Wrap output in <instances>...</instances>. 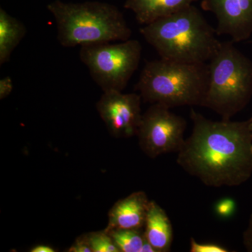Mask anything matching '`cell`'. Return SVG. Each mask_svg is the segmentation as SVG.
Returning <instances> with one entry per match:
<instances>
[{
    "label": "cell",
    "mask_w": 252,
    "mask_h": 252,
    "mask_svg": "<svg viewBox=\"0 0 252 252\" xmlns=\"http://www.w3.org/2000/svg\"><path fill=\"white\" fill-rule=\"evenodd\" d=\"M142 46L137 39L81 46L79 58L92 79L105 91H123L140 64Z\"/></svg>",
    "instance_id": "6"
},
{
    "label": "cell",
    "mask_w": 252,
    "mask_h": 252,
    "mask_svg": "<svg viewBox=\"0 0 252 252\" xmlns=\"http://www.w3.org/2000/svg\"><path fill=\"white\" fill-rule=\"evenodd\" d=\"M160 59L180 63L209 62L221 41L201 11L193 4L140 29Z\"/></svg>",
    "instance_id": "2"
},
{
    "label": "cell",
    "mask_w": 252,
    "mask_h": 252,
    "mask_svg": "<svg viewBox=\"0 0 252 252\" xmlns=\"http://www.w3.org/2000/svg\"><path fill=\"white\" fill-rule=\"evenodd\" d=\"M107 232L120 252H141L145 243L144 229H112Z\"/></svg>",
    "instance_id": "14"
},
{
    "label": "cell",
    "mask_w": 252,
    "mask_h": 252,
    "mask_svg": "<svg viewBox=\"0 0 252 252\" xmlns=\"http://www.w3.org/2000/svg\"><path fill=\"white\" fill-rule=\"evenodd\" d=\"M26 26L3 8L0 9V64L9 62L18 44L26 36Z\"/></svg>",
    "instance_id": "13"
},
{
    "label": "cell",
    "mask_w": 252,
    "mask_h": 252,
    "mask_svg": "<svg viewBox=\"0 0 252 252\" xmlns=\"http://www.w3.org/2000/svg\"><path fill=\"white\" fill-rule=\"evenodd\" d=\"M243 245L247 251L252 252V215L249 220L248 227L243 233Z\"/></svg>",
    "instance_id": "20"
},
{
    "label": "cell",
    "mask_w": 252,
    "mask_h": 252,
    "mask_svg": "<svg viewBox=\"0 0 252 252\" xmlns=\"http://www.w3.org/2000/svg\"><path fill=\"white\" fill-rule=\"evenodd\" d=\"M191 134L177 153V163L207 187H238L252 175L251 119L215 122L190 109Z\"/></svg>",
    "instance_id": "1"
},
{
    "label": "cell",
    "mask_w": 252,
    "mask_h": 252,
    "mask_svg": "<svg viewBox=\"0 0 252 252\" xmlns=\"http://www.w3.org/2000/svg\"><path fill=\"white\" fill-rule=\"evenodd\" d=\"M142 99L140 94L135 93L103 92L96 104V109L113 137L130 138L137 135L143 114Z\"/></svg>",
    "instance_id": "8"
},
{
    "label": "cell",
    "mask_w": 252,
    "mask_h": 252,
    "mask_svg": "<svg viewBox=\"0 0 252 252\" xmlns=\"http://www.w3.org/2000/svg\"><path fill=\"white\" fill-rule=\"evenodd\" d=\"M250 119H251V118H250ZM250 131H251L252 135V119H251V122H250Z\"/></svg>",
    "instance_id": "23"
},
{
    "label": "cell",
    "mask_w": 252,
    "mask_h": 252,
    "mask_svg": "<svg viewBox=\"0 0 252 252\" xmlns=\"http://www.w3.org/2000/svg\"><path fill=\"white\" fill-rule=\"evenodd\" d=\"M209 83L203 107L230 120L250 103L252 97V61L234 46L221 42L208 63Z\"/></svg>",
    "instance_id": "5"
},
{
    "label": "cell",
    "mask_w": 252,
    "mask_h": 252,
    "mask_svg": "<svg viewBox=\"0 0 252 252\" xmlns=\"http://www.w3.org/2000/svg\"><path fill=\"white\" fill-rule=\"evenodd\" d=\"M146 240L157 252L171 250L173 240V228L166 212L160 205L151 200L144 227Z\"/></svg>",
    "instance_id": "11"
},
{
    "label": "cell",
    "mask_w": 252,
    "mask_h": 252,
    "mask_svg": "<svg viewBox=\"0 0 252 252\" xmlns=\"http://www.w3.org/2000/svg\"><path fill=\"white\" fill-rule=\"evenodd\" d=\"M68 252H93L86 234L78 237L72 246L68 249Z\"/></svg>",
    "instance_id": "17"
},
{
    "label": "cell",
    "mask_w": 252,
    "mask_h": 252,
    "mask_svg": "<svg viewBox=\"0 0 252 252\" xmlns=\"http://www.w3.org/2000/svg\"><path fill=\"white\" fill-rule=\"evenodd\" d=\"M150 201L144 191L133 192L118 200L109 210L104 230L144 229Z\"/></svg>",
    "instance_id": "10"
},
{
    "label": "cell",
    "mask_w": 252,
    "mask_h": 252,
    "mask_svg": "<svg viewBox=\"0 0 252 252\" xmlns=\"http://www.w3.org/2000/svg\"><path fill=\"white\" fill-rule=\"evenodd\" d=\"M146 240V239H145ZM141 252H157L155 248L152 246L151 244H149L147 240H145L143 247H142V251Z\"/></svg>",
    "instance_id": "22"
},
{
    "label": "cell",
    "mask_w": 252,
    "mask_h": 252,
    "mask_svg": "<svg viewBox=\"0 0 252 252\" xmlns=\"http://www.w3.org/2000/svg\"><path fill=\"white\" fill-rule=\"evenodd\" d=\"M14 89L13 81L10 76H6L0 79V99L6 98Z\"/></svg>",
    "instance_id": "18"
},
{
    "label": "cell",
    "mask_w": 252,
    "mask_h": 252,
    "mask_svg": "<svg viewBox=\"0 0 252 252\" xmlns=\"http://www.w3.org/2000/svg\"><path fill=\"white\" fill-rule=\"evenodd\" d=\"M160 104H152L142 114L137 137L142 152L151 158L178 153L185 142V119Z\"/></svg>",
    "instance_id": "7"
},
{
    "label": "cell",
    "mask_w": 252,
    "mask_h": 252,
    "mask_svg": "<svg viewBox=\"0 0 252 252\" xmlns=\"http://www.w3.org/2000/svg\"><path fill=\"white\" fill-rule=\"evenodd\" d=\"M199 0H126L124 8L135 15L142 26L167 17Z\"/></svg>",
    "instance_id": "12"
},
{
    "label": "cell",
    "mask_w": 252,
    "mask_h": 252,
    "mask_svg": "<svg viewBox=\"0 0 252 252\" xmlns=\"http://www.w3.org/2000/svg\"><path fill=\"white\" fill-rule=\"evenodd\" d=\"M209 83L208 63L188 64L159 59L146 63L136 90L145 102L168 108L203 107Z\"/></svg>",
    "instance_id": "4"
},
{
    "label": "cell",
    "mask_w": 252,
    "mask_h": 252,
    "mask_svg": "<svg viewBox=\"0 0 252 252\" xmlns=\"http://www.w3.org/2000/svg\"><path fill=\"white\" fill-rule=\"evenodd\" d=\"M251 119H252V117L251 118Z\"/></svg>",
    "instance_id": "24"
},
{
    "label": "cell",
    "mask_w": 252,
    "mask_h": 252,
    "mask_svg": "<svg viewBox=\"0 0 252 252\" xmlns=\"http://www.w3.org/2000/svg\"><path fill=\"white\" fill-rule=\"evenodd\" d=\"M190 252H228L224 247L215 243H199L195 239L190 240Z\"/></svg>",
    "instance_id": "16"
},
{
    "label": "cell",
    "mask_w": 252,
    "mask_h": 252,
    "mask_svg": "<svg viewBox=\"0 0 252 252\" xmlns=\"http://www.w3.org/2000/svg\"><path fill=\"white\" fill-rule=\"evenodd\" d=\"M234 209V202L230 199L221 200L220 203L217 204L216 207L217 213L223 217L228 216L230 214L233 213Z\"/></svg>",
    "instance_id": "19"
},
{
    "label": "cell",
    "mask_w": 252,
    "mask_h": 252,
    "mask_svg": "<svg viewBox=\"0 0 252 252\" xmlns=\"http://www.w3.org/2000/svg\"><path fill=\"white\" fill-rule=\"evenodd\" d=\"M86 234L93 252H120L112 237L105 230Z\"/></svg>",
    "instance_id": "15"
},
{
    "label": "cell",
    "mask_w": 252,
    "mask_h": 252,
    "mask_svg": "<svg viewBox=\"0 0 252 252\" xmlns=\"http://www.w3.org/2000/svg\"><path fill=\"white\" fill-rule=\"evenodd\" d=\"M201 9L215 14L218 35H228L234 43L252 34V0H201Z\"/></svg>",
    "instance_id": "9"
},
{
    "label": "cell",
    "mask_w": 252,
    "mask_h": 252,
    "mask_svg": "<svg viewBox=\"0 0 252 252\" xmlns=\"http://www.w3.org/2000/svg\"><path fill=\"white\" fill-rule=\"evenodd\" d=\"M31 252H55L56 250L51 247L46 246V245H37L32 249H31Z\"/></svg>",
    "instance_id": "21"
},
{
    "label": "cell",
    "mask_w": 252,
    "mask_h": 252,
    "mask_svg": "<svg viewBox=\"0 0 252 252\" xmlns=\"http://www.w3.org/2000/svg\"><path fill=\"white\" fill-rule=\"evenodd\" d=\"M57 26V39L63 47L128 40L132 32L117 6L102 1L64 2L47 5Z\"/></svg>",
    "instance_id": "3"
}]
</instances>
